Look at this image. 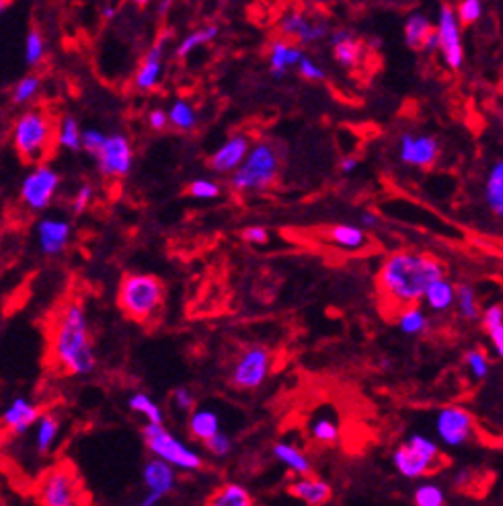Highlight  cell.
<instances>
[{
  "label": "cell",
  "instance_id": "obj_4",
  "mask_svg": "<svg viewBox=\"0 0 503 506\" xmlns=\"http://www.w3.org/2000/svg\"><path fill=\"white\" fill-rule=\"evenodd\" d=\"M13 147L25 163H43L56 147V124L43 110H27L13 126Z\"/></svg>",
  "mask_w": 503,
  "mask_h": 506
},
{
  "label": "cell",
  "instance_id": "obj_17",
  "mask_svg": "<svg viewBox=\"0 0 503 506\" xmlns=\"http://www.w3.org/2000/svg\"><path fill=\"white\" fill-rule=\"evenodd\" d=\"M251 149V139L247 134H232L229 140L222 142L210 157V167L220 176H230Z\"/></svg>",
  "mask_w": 503,
  "mask_h": 506
},
{
  "label": "cell",
  "instance_id": "obj_53",
  "mask_svg": "<svg viewBox=\"0 0 503 506\" xmlns=\"http://www.w3.org/2000/svg\"><path fill=\"white\" fill-rule=\"evenodd\" d=\"M148 126L150 130H155V132H165V130L169 128V115H166L165 110H160V107H155V110H150L148 113Z\"/></svg>",
  "mask_w": 503,
  "mask_h": 506
},
{
  "label": "cell",
  "instance_id": "obj_48",
  "mask_svg": "<svg viewBox=\"0 0 503 506\" xmlns=\"http://www.w3.org/2000/svg\"><path fill=\"white\" fill-rule=\"evenodd\" d=\"M206 449L214 455V457L218 459H224V457H229V455L232 453V440L229 435H224L222 430H218L214 437H210L206 440Z\"/></svg>",
  "mask_w": 503,
  "mask_h": 506
},
{
  "label": "cell",
  "instance_id": "obj_25",
  "mask_svg": "<svg viewBox=\"0 0 503 506\" xmlns=\"http://www.w3.org/2000/svg\"><path fill=\"white\" fill-rule=\"evenodd\" d=\"M274 457L296 475H306L312 472V464L306 457V453L298 449L296 445L288 443V440H280V443L274 445Z\"/></svg>",
  "mask_w": 503,
  "mask_h": 506
},
{
  "label": "cell",
  "instance_id": "obj_31",
  "mask_svg": "<svg viewBox=\"0 0 503 506\" xmlns=\"http://www.w3.org/2000/svg\"><path fill=\"white\" fill-rule=\"evenodd\" d=\"M485 202L493 216H503V161H495L485 182Z\"/></svg>",
  "mask_w": 503,
  "mask_h": 506
},
{
  "label": "cell",
  "instance_id": "obj_2",
  "mask_svg": "<svg viewBox=\"0 0 503 506\" xmlns=\"http://www.w3.org/2000/svg\"><path fill=\"white\" fill-rule=\"evenodd\" d=\"M49 357L58 371L68 377H86L97 366L89 317L80 301L67 303L52 321Z\"/></svg>",
  "mask_w": 503,
  "mask_h": 506
},
{
  "label": "cell",
  "instance_id": "obj_1",
  "mask_svg": "<svg viewBox=\"0 0 503 506\" xmlns=\"http://www.w3.org/2000/svg\"><path fill=\"white\" fill-rule=\"evenodd\" d=\"M446 274V267L432 253L399 249L384 258L376 285L381 299L391 311L421 303L427 285Z\"/></svg>",
  "mask_w": 503,
  "mask_h": 506
},
{
  "label": "cell",
  "instance_id": "obj_32",
  "mask_svg": "<svg viewBox=\"0 0 503 506\" xmlns=\"http://www.w3.org/2000/svg\"><path fill=\"white\" fill-rule=\"evenodd\" d=\"M166 115H169V126L179 130V132H192L198 126V112H195L192 101L187 99H175Z\"/></svg>",
  "mask_w": 503,
  "mask_h": 506
},
{
  "label": "cell",
  "instance_id": "obj_19",
  "mask_svg": "<svg viewBox=\"0 0 503 506\" xmlns=\"http://www.w3.org/2000/svg\"><path fill=\"white\" fill-rule=\"evenodd\" d=\"M392 465L397 472L407 480H421L424 475L432 474L437 467L436 461L427 459L426 455H421L418 449H413L409 443L399 445L395 453H392Z\"/></svg>",
  "mask_w": 503,
  "mask_h": 506
},
{
  "label": "cell",
  "instance_id": "obj_3",
  "mask_svg": "<svg viewBox=\"0 0 503 506\" xmlns=\"http://www.w3.org/2000/svg\"><path fill=\"white\" fill-rule=\"evenodd\" d=\"M282 169V153L278 144L269 140H257L251 144L243 163L230 173L229 184L235 192L253 194L264 192L275 184Z\"/></svg>",
  "mask_w": 503,
  "mask_h": 506
},
{
  "label": "cell",
  "instance_id": "obj_54",
  "mask_svg": "<svg viewBox=\"0 0 503 506\" xmlns=\"http://www.w3.org/2000/svg\"><path fill=\"white\" fill-rule=\"evenodd\" d=\"M339 169H341V173H354L355 169H358V158H355V157H344L339 161Z\"/></svg>",
  "mask_w": 503,
  "mask_h": 506
},
{
  "label": "cell",
  "instance_id": "obj_45",
  "mask_svg": "<svg viewBox=\"0 0 503 506\" xmlns=\"http://www.w3.org/2000/svg\"><path fill=\"white\" fill-rule=\"evenodd\" d=\"M456 17L461 25H472L483 17V0H463L456 9Z\"/></svg>",
  "mask_w": 503,
  "mask_h": 506
},
{
  "label": "cell",
  "instance_id": "obj_27",
  "mask_svg": "<svg viewBox=\"0 0 503 506\" xmlns=\"http://www.w3.org/2000/svg\"><path fill=\"white\" fill-rule=\"evenodd\" d=\"M327 239L346 251H360L370 243L366 230L358 225H335L327 230Z\"/></svg>",
  "mask_w": 503,
  "mask_h": 506
},
{
  "label": "cell",
  "instance_id": "obj_40",
  "mask_svg": "<svg viewBox=\"0 0 503 506\" xmlns=\"http://www.w3.org/2000/svg\"><path fill=\"white\" fill-rule=\"evenodd\" d=\"M41 89V78L38 75H25L21 81L14 85L13 89V104L17 105H27L38 97Z\"/></svg>",
  "mask_w": 503,
  "mask_h": 506
},
{
  "label": "cell",
  "instance_id": "obj_55",
  "mask_svg": "<svg viewBox=\"0 0 503 506\" xmlns=\"http://www.w3.org/2000/svg\"><path fill=\"white\" fill-rule=\"evenodd\" d=\"M421 50H426V52H436V50H437V35H436L434 29H432V32H429V35L426 38Z\"/></svg>",
  "mask_w": 503,
  "mask_h": 506
},
{
  "label": "cell",
  "instance_id": "obj_11",
  "mask_svg": "<svg viewBox=\"0 0 503 506\" xmlns=\"http://www.w3.org/2000/svg\"><path fill=\"white\" fill-rule=\"evenodd\" d=\"M101 176L107 179H121L134 167V147L126 134H107L103 147L94 155Z\"/></svg>",
  "mask_w": 503,
  "mask_h": 506
},
{
  "label": "cell",
  "instance_id": "obj_61",
  "mask_svg": "<svg viewBox=\"0 0 503 506\" xmlns=\"http://www.w3.org/2000/svg\"><path fill=\"white\" fill-rule=\"evenodd\" d=\"M317 5H327V3H335V0H315Z\"/></svg>",
  "mask_w": 503,
  "mask_h": 506
},
{
  "label": "cell",
  "instance_id": "obj_16",
  "mask_svg": "<svg viewBox=\"0 0 503 506\" xmlns=\"http://www.w3.org/2000/svg\"><path fill=\"white\" fill-rule=\"evenodd\" d=\"M72 237V225L60 216H46L35 227V239L43 256H60L68 248Z\"/></svg>",
  "mask_w": 503,
  "mask_h": 506
},
{
  "label": "cell",
  "instance_id": "obj_23",
  "mask_svg": "<svg viewBox=\"0 0 503 506\" xmlns=\"http://www.w3.org/2000/svg\"><path fill=\"white\" fill-rule=\"evenodd\" d=\"M329 41L333 46V56L335 60L339 62V67L344 68L358 67L362 58V46L349 29H335V32L329 33Z\"/></svg>",
  "mask_w": 503,
  "mask_h": 506
},
{
  "label": "cell",
  "instance_id": "obj_36",
  "mask_svg": "<svg viewBox=\"0 0 503 506\" xmlns=\"http://www.w3.org/2000/svg\"><path fill=\"white\" fill-rule=\"evenodd\" d=\"M80 130L76 118H72V115H64L60 120V124L56 126V144L60 149H67L72 150V153H76L80 150Z\"/></svg>",
  "mask_w": 503,
  "mask_h": 506
},
{
  "label": "cell",
  "instance_id": "obj_58",
  "mask_svg": "<svg viewBox=\"0 0 503 506\" xmlns=\"http://www.w3.org/2000/svg\"><path fill=\"white\" fill-rule=\"evenodd\" d=\"M115 13H118V11H115V6H112V5L103 6V17H105V19H113V17H115Z\"/></svg>",
  "mask_w": 503,
  "mask_h": 506
},
{
  "label": "cell",
  "instance_id": "obj_51",
  "mask_svg": "<svg viewBox=\"0 0 503 506\" xmlns=\"http://www.w3.org/2000/svg\"><path fill=\"white\" fill-rule=\"evenodd\" d=\"M173 406L179 411H185L187 414V411H192L195 406V397L187 387H177V389H173Z\"/></svg>",
  "mask_w": 503,
  "mask_h": 506
},
{
  "label": "cell",
  "instance_id": "obj_14",
  "mask_svg": "<svg viewBox=\"0 0 503 506\" xmlns=\"http://www.w3.org/2000/svg\"><path fill=\"white\" fill-rule=\"evenodd\" d=\"M399 158L409 167L429 169L440 158V142L429 134L405 132L399 139Z\"/></svg>",
  "mask_w": 503,
  "mask_h": 506
},
{
  "label": "cell",
  "instance_id": "obj_60",
  "mask_svg": "<svg viewBox=\"0 0 503 506\" xmlns=\"http://www.w3.org/2000/svg\"><path fill=\"white\" fill-rule=\"evenodd\" d=\"M132 3H134V5H138V6H144V5H148L150 0H132Z\"/></svg>",
  "mask_w": 503,
  "mask_h": 506
},
{
  "label": "cell",
  "instance_id": "obj_22",
  "mask_svg": "<svg viewBox=\"0 0 503 506\" xmlns=\"http://www.w3.org/2000/svg\"><path fill=\"white\" fill-rule=\"evenodd\" d=\"M454 294H456V285L452 280H448L446 274H444V276L429 282L424 296H421V301H424L427 311L442 315V313H448L450 309H454Z\"/></svg>",
  "mask_w": 503,
  "mask_h": 506
},
{
  "label": "cell",
  "instance_id": "obj_41",
  "mask_svg": "<svg viewBox=\"0 0 503 506\" xmlns=\"http://www.w3.org/2000/svg\"><path fill=\"white\" fill-rule=\"evenodd\" d=\"M46 58V40L38 29H29L25 38V64L27 67H38Z\"/></svg>",
  "mask_w": 503,
  "mask_h": 506
},
{
  "label": "cell",
  "instance_id": "obj_44",
  "mask_svg": "<svg viewBox=\"0 0 503 506\" xmlns=\"http://www.w3.org/2000/svg\"><path fill=\"white\" fill-rule=\"evenodd\" d=\"M189 196L195 200H216L222 194L220 184H216L214 179L202 177V179H193L192 184L187 185Z\"/></svg>",
  "mask_w": 503,
  "mask_h": 506
},
{
  "label": "cell",
  "instance_id": "obj_8",
  "mask_svg": "<svg viewBox=\"0 0 503 506\" xmlns=\"http://www.w3.org/2000/svg\"><path fill=\"white\" fill-rule=\"evenodd\" d=\"M40 502L43 506H75L83 501L80 482L75 469L68 465H58L43 475L38 490Z\"/></svg>",
  "mask_w": 503,
  "mask_h": 506
},
{
  "label": "cell",
  "instance_id": "obj_9",
  "mask_svg": "<svg viewBox=\"0 0 503 506\" xmlns=\"http://www.w3.org/2000/svg\"><path fill=\"white\" fill-rule=\"evenodd\" d=\"M58 187H60V173L46 163H38L21 184V202L29 211L41 212L54 202Z\"/></svg>",
  "mask_w": 503,
  "mask_h": 506
},
{
  "label": "cell",
  "instance_id": "obj_28",
  "mask_svg": "<svg viewBox=\"0 0 503 506\" xmlns=\"http://www.w3.org/2000/svg\"><path fill=\"white\" fill-rule=\"evenodd\" d=\"M481 323H483L485 334L490 336V342L493 346L495 354L503 358V307L501 303H491L485 311H481L479 315Z\"/></svg>",
  "mask_w": 503,
  "mask_h": 506
},
{
  "label": "cell",
  "instance_id": "obj_38",
  "mask_svg": "<svg viewBox=\"0 0 503 506\" xmlns=\"http://www.w3.org/2000/svg\"><path fill=\"white\" fill-rule=\"evenodd\" d=\"M218 35V27L216 25H208V27H202V29H195L187 35V38L181 40V43L177 46V58H187L189 54L193 52V50H198L202 46H206V43L214 41Z\"/></svg>",
  "mask_w": 503,
  "mask_h": 506
},
{
  "label": "cell",
  "instance_id": "obj_33",
  "mask_svg": "<svg viewBox=\"0 0 503 506\" xmlns=\"http://www.w3.org/2000/svg\"><path fill=\"white\" fill-rule=\"evenodd\" d=\"M454 309L466 321H477L481 315V303L471 285H458L454 294Z\"/></svg>",
  "mask_w": 503,
  "mask_h": 506
},
{
  "label": "cell",
  "instance_id": "obj_13",
  "mask_svg": "<svg viewBox=\"0 0 503 506\" xmlns=\"http://www.w3.org/2000/svg\"><path fill=\"white\" fill-rule=\"evenodd\" d=\"M280 32L283 38H290L302 46H312L329 38L331 25L325 17H312L304 11H290L280 21Z\"/></svg>",
  "mask_w": 503,
  "mask_h": 506
},
{
  "label": "cell",
  "instance_id": "obj_21",
  "mask_svg": "<svg viewBox=\"0 0 503 506\" xmlns=\"http://www.w3.org/2000/svg\"><path fill=\"white\" fill-rule=\"evenodd\" d=\"M290 494L309 506H323L331 501L333 490L325 480L312 478L310 474L298 475V480L290 486Z\"/></svg>",
  "mask_w": 503,
  "mask_h": 506
},
{
  "label": "cell",
  "instance_id": "obj_57",
  "mask_svg": "<svg viewBox=\"0 0 503 506\" xmlns=\"http://www.w3.org/2000/svg\"><path fill=\"white\" fill-rule=\"evenodd\" d=\"M471 482V474L466 472V469H463V472H458L456 475H454V483L458 488H463V486H466V483Z\"/></svg>",
  "mask_w": 503,
  "mask_h": 506
},
{
  "label": "cell",
  "instance_id": "obj_10",
  "mask_svg": "<svg viewBox=\"0 0 503 506\" xmlns=\"http://www.w3.org/2000/svg\"><path fill=\"white\" fill-rule=\"evenodd\" d=\"M434 429L437 438L450 449L469 445L475 437V418L461 406H446L436 414Z\"/></svg>",
  "mask_w": 503,
  "mask_h": 506
},
{
  "label": "cell",
  "instance_id": "obj_30",
  "mask_svg": "<svg viewBox=\"0 0 503 506\" xmlns=\"http://www.w3.org/2000/svg\"><path fill=\"white\" fill-rule=\"evenodd\" d=\"M35 449L40 455H48L54 449L58 437H60V420L54 414H40L35 420Z\"/></svg>",
  "mask_w": 503,
  "mask_h": 506
},
{
  "label": "cell",
  "instance_id": "obj_26",
  "mask_svg": "<svg viewBox=\"0 0 503 506\" xmlns=\"http://www.w3.org/2000/svg\"><path fill=\"white\" fill-rule=\"evenodd\" d=\"M189 432L193 438L206 443L210 437H214L220 430V416L212 408H198L189 411Z\"/></svg>",
  "mask_w": 503,
  "mask_h": 506
},
{
  "label": "cell",
  "instance_id": "obj_24",
  "mask_svg": "<svg viewBox=\"0 0 503 506\" xmlns=\"http://www.w3.org/2000/svg\"><path fill=\"white\" fill-rule=\"evenodd\" d=\"M302 54V50L298 48L296 43L288 41L286 38L272 41V46H269V68H272V75L275 78L286 77L290 68H296Z\"/></svg>",
  "mask_w": 503,
  "mask_h": 506
},
{
  "label": "cell",
  "instance_id": "obj_50",
  "mask_svg": "<svg viewBox=\"0 0 503 506\" xmlns=\"http://www.w3.org/2000/svg\"><path fill=\"white\" fill-rule=\"evenodd\" d=\"M93 198H94L93 185H91V184L80 185L78 190H76V194H75V198H72V212H75V214L86 212V208L91 206Z\"/></svg>",
  "mask_w": 503,
  "mask_h": 506
},
{
  "label": "cell",
  "instance_id": "obj_56",
  "mask_svg": "<svg viewBox=\"0 0 503 506\" xmlns=\"http://www.w3.org/2000/svg\"><path fill=\"white\" fill-rule=\"evenodd\" d=\"M360 221H362V225L368 227V229H376L378 227V219L372 212H362L360 214Z\"/></svg>",
  "mask_w": 503,
  "mask_h": 506
},
{
  "label": "cell",
  "instance_id": "obj_59",
  "mask_svg": "<svg viewBox=\"0 0 503 506\" xmlns=\"http://www.w3.org/2000/svg\"><path fill=\"white\" fill-rule=\"evenodd\" d=\"M6 6H9V0H0V17H3V13L6 11Z\"/></svg>",
  "mask_w": 503,
  "mask_h": 506
},
{
  "label": "cell",
  "instance_id": "obj_12",
  "mask_svg": "<svg viewBox=\"0 0 503 506\" xmlns=\"http://www.w3.org/2000/svg\"><path fill=\"white\" fill-rule=\"evenodd\" d=\"M436 35H437V52L442 54L446 67L450 70H461L464 64L461 21L456 17V11L448 5H444L440 9Z\"/></svg>",
  "mask_w": 503,
  "mask_h": 506
},
{
  "label": "cell",
  "instance_id": "obj_39",
  "mask_svg": "<svg viewBox=\"0 0 503 506\" xmlns=\"http://www.w3.org/2000/svg\"><path fill=\"white\" fill-rule=\"evenodd\" d=\"M310 437L320 445H335L341 437L337 420H331L329 416H319L310 424Z\"/></svg>",
  "mask_w": 503,
  "mask_h": 506
},
{
  "label": "cell",
  "instance_id": "obj_20",
  "mask_svg": "<svg viewBox=\"0 0 503 506\" xmlns=\"http://www.w3.org/2000/svg\"><path fill=\"white\" fill-rule=\"evenodd\" d=\"M40 408L27 400V397H14V400L6 406L3 411V424L6 426V430L14 437L25 435V432L31 429L35 420L40 418Z\"/></svg>",
  "mask_w": 503,
  "mask_h": 506
},
{
  "label": "cell",
  "instance_id": "obj_29",
  "mask_svg": "<svg viewBox=\"0 0 503 506\" xmlns=\"http://www.w3.org/2000/svg\"><path fill=\"white\" fill-rule=\"evenodd\" d=\"M397 328L403 331L405 336L426 334L429 328L427 311L424 307H419L418 303H415V305H407L403 309H399L397 311Z\"/></svg>",
  "mask_w": 503,
  "mask_h": 506
},
{
  "label": "cell",
  "instance_id": "obj_47",
  "mask_svg": "<svg viewBox=\"0 0 503 506\" xmlns=\"http://www.w3.org/2000/svg\"><path fill=\"white\" fill-rule=\"evenodd\" d=\"M296 68H298V72H301L302 78H306V81H312V83L325 81V77H327L323 67H320L319 62H315L312 58H309L306 54H302L301 60H298Z\"/></svg>",
  "mask_w": 503,
  "mask_h": 506
},
{
  "label": "cell",
  "instance_id": "obj_43",
  "mask_svg": "<svg viewBox=\"0 0 503 506\" xmlns=\"http://www.w3.org/2000/svg\"><path fill=\"white\" fill-rule=\"evenodd\" d=\"M464 365H466V371H469V375L475 381H485L490 377V371H491L490 358H487V354L483 350L472 348L466 352Z\"/></svg>",
  "mask_w": 503,
  "mask_h": 506
},
{
  "label": "cell",
  "instance_id": "obj_35",
  "mask_svg": "<svg viewBox=\"0 0 503 506\" xmlns=\"http://www.w3.org/2000/svg\"><path fill=\"white\" fill-rule=\"evenodd\" d=\"M128 406L134 411V414L144 416L148 422H157V424L165 422L163 408H160L148 393H142V392L132 393L128 397Z\"/></svg>",
  "mask_w": 503,
  "mask_h": 506
},
{
  "label": "cell",
  "instance_id": "obj_42",
  "mask_svg": "<svg viewBox=\"0 0 503 506\" xmlns=\"http://www.w3.org/2000/svg\"><path fill=\"white\" fill-rule=\"evenodd\" d=\"M415 506H444L446 504V492L437 483H421L413 492Z\"/></svg>",
  "mask_w": 503,
  "mask_h": 506
},
{
  "label": "cell",
  "instance_id": "obj_15",
  "mask_svg": "<svg viewBox=\"0 0 503 506\" xmlns=\"http://www.w3.org/2000/svg\"><path fill=\"white\" fill-rule=\"evenodd\" d=\"M142 480L146 490H148V494H146L142 501V506L158 504L165 496L173 492L175 483H177V469L163 459L152 457L142 469Z\"/></svg>",
  "mask_w": 503,
  "mask_h": 506
},
{
  "label": "cell",
  "instance_id": "obj_49",
  "mask_svg": "<svg viewBox=\"0 0 503 506\" xmlns=\"http://www.w3.org/2000/svg\"><path fill=\"white\" fill-rule=\"evenodd\" d=\"M413 449H418L421 455H426L427 459L432 461H440V449H437V443L434 438H427L426 435H413L409 440H407Z\"/></svg>",
  "mask_w": 503,
  "mask_h": 506
},
{
  "label": "cell",
  "instance_id": "obj_6",
  "mask_svg": "<svg viewBox=\"0 0 503 506\" xmlns=\"http://www.w3.org/2000/svg\"><path fill=\"white\" fill-rule=\"evenodd\" d=\"M142 437L152 457L163 459L175 469H181V472H198V469H202L203 459L200 457V453L175 437L171 430H166L163 424L146 422Z\"/></svg>",
  "mask_w": 503,
  "mask_h": 506
},
{
  "label": "cell",
  "instance_id": "obj_37",
  "mask_svg": "<svg viewBox=\"0 0 503 506\" xmlns=\"http://www.w3.org/2000/svg\"><path fill=\"white\" fill-rule=\"evenodd\" d=\"M255 501L240 483H226L212 496V506H251Z\"/></svg>",
  "mask_w": 503,
  "mask_h": 506
},
{
  "label": "cell",
  "instance_id": "obj_5",
  "mask_svg": "<svg viewBox=\"0 0 503 506\" xmlns=\"http://www.w3.org/2000/svg\"><path fill=\"white\" fill-rule=\"evenodd\" d=\"M165 303V285L152 274H126L118 288V305L130 320L150 321Z\"/></svg>",
  "mask_w": 503,
  "mask_h": 506
},
{
  "label": "cell",
  "instance_id": "obj_46",
  "mask_svg": "<svg viewBox=\"0 0 503 506\" xmlns=\"http://www.w3.org/2000/svg\"><path fill=\"white\" fill-rule=\"evenodd\" d=\"M107 139V134L103 132V130H99V128H86L80 132V149L86 150L89 155H97L99 153V149L103 147V142Z\"/></svg>",
  "mask_w": 503,
  "mask_h": 506
},
{
  "label": "cell",
  "instance_id": "obj_7",
  "mask_svg": "<svg viewBox=\"0 0 503 506\" xmlns=\"http://www.w3.org/2000/svg\"><path fill=\"white\" fill-rule=\"evenodd\" d=\"M274 354L267 346H249V348L240 352V357L235 360L230 368V385L238 392H253L259 389L267 381L272 373Z\"/></svg>",
  "mask_w": 503,
  "mask_h": 506
},
{
  "label": "cell",
  "instance_id": "obj_18",
  "mask_svg": "<svg viewBox=\"0 0 503 506\" xmlns=\"http://www.w3.org/2000/svg\"><path fill=\"white\" fill-rule=\"evenodd\" d=\"M165 48H166V38L157 41L148 52H146L144 60L138 68L134 77V85L138 91H155L157 86L163 81L165 75Z\"/></svg>",
  "mask_w": 503,
  "mask_h": 506
},
{
  "label": "cell",
  "instance_id": "obj_34",
  "mask_svg": "<svg viewBox=\"0 0 503 506\" xmlns=\"http://www.w3.org/2000/svg\"><path fill=\"white\" fill-rule=\"evenodd\" d=\"M432 21H429L424 13H413L405 23V41L407 46L413 50H421L426 38L432 32Z\"/></svg>",
  "mask_w": 503,
  "mask_h": 506
},
{
  "label": "cell",
  "instance_id": "obj_52",
  "mask_svg": "<svg viewBox=\"0 0 503 506\" xmlns=\"http://www.w3.org/2000/svg\"><path fill=\"white\" fill-rule=\"evenodd\" d=\"M240 237H243V241H247L249 245H265L269 241V230L265 227L253 225V227H247Z\"/></svg>",
  "mask_w": 503,
  "mask_h": 506
}]
</instances>
